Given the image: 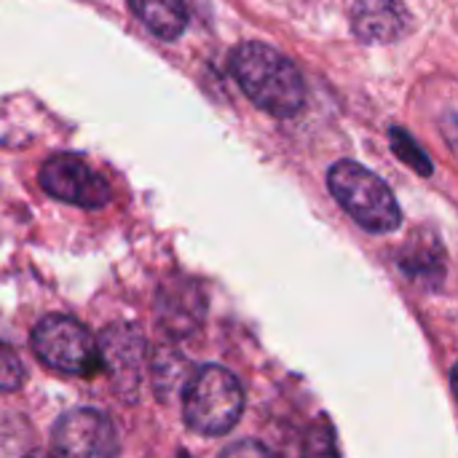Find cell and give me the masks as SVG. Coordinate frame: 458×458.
Wrapping results in <instances>:
<instances>
[{
	"label": "cell",
	"mask_w": 458,
	"mask_h": 458,
	"mask_svg": "<svg viewBox=\"0 0 458 458\" xmlns=\"http://www.w3.org/2000/svg\"><path fill=\"white\" fill-rule=\"evenodd\" d=\"M231 75L247 99L274 118H290L306 105V81L298 64L282 51L247 40L231 54Z\"/></svg>",
	"instance_id": "1"
},
{
	"label": "cell",
	"mask_w": 458,
	"mask_h": 458,
	"mask_svg": "<svg viewBox=\"0 0 458 458\" xmlns=\"http://www.w3.org/2000/svg\"><path fill=\"white\" fill-rule=\"evenodd\" d=\"M327 188L346 215L368 233H392L403 223L392 188L357 161H338L327 172Z\"/></svg>",
	"instance_id": "2"
},
{
	"label": "cell",
	"mask_w": 458,
	"mask_h": 458,
	"mask_svg": "<svg viewBox=\"0 0 458 458\" xmlns=\"http://www.w3.org/2000/svg\"><path fill=\"white\" fill-rule=\"evenodd\" d=\"M244 411V389L223 365H204L191 376L182 392L185 424L207 437L228 435Z\"/></svg>",
	"instance_id": "3"
},
{
	"label": "cell",
	"mask_w": 458,
	"mask_h": 458,
	"mask_svg": "<svg viewBox=\"0 0 458 458\" xmlns=\"http://www.w3.org/2000/svg\"><path fill=\"white\" fill-rule=\"evenodd\" d=\"M35 357L59 373L67 376H97L102 373L99 346L91 333L72 317L48 314L32 330Z\"/></svg>",
	"instance_id": "4"
},
{
	"label": "cell",
	"mask_w": 458,
	"mask_h": 458,
	"mask_svg": "<svg viewBox=\"0 0 458 458\" xmlns=\"http://www.w3.org/2000/svg\"><path fill=\"white\" fill-rule=\"evenodd\" d=\"M38 180H40V188L51 199L72 204V207L99 209L110 201L107 180L97 169H91L83 158L70 156V153L51 156L40 166Z\"/></svg>",
	"instance_id": "5"
},
{
	"label": "cell",
	"mask_w": 458,
	"mask_h": 458,
	"mask_svg": "<svg viewBox=\"0 0 458 458\" xmlns=\"http://www.w3.org/2000/svg\"><path fill=\"white\" fill-rule=\"evenodd\" d=\"M56 458H118V432L113 421L94 408L64 413L51 432Z\"/></svg>",
	"instance_id": "6"
},
{
	"label": "cell",
	"mask_w": 458,
	"mask_h": 458,
	"mask_svg": "<svg viewBox=\"0 0 458 458\" xmlns=\"http://www.w3.org/2000/svg\"><path fill=\"white\" fill-rule=\"evenodd\" d=\"M411 27V11L400 0H357L352 5V30L362 43H394Z\"/></svg>",
	"instance_id": "7"
},
{
	"label": "cell",
	"mask_w": 458,
	"mask_h": 458,
	"mask_svg": "<svg viewBox=\"0 0 458 458\" xmlns=\"http://www.w3.org/2000/svg\"><path fill=\"white\" fill-rule=\"evenodd\" d=\"M97 346L102 357V370L105 368L110 370L113 384L121 392H134L142 370V352H145L142 335L129 325H115L102 333Z\"/></svg>",
	"instance_id": "8"
},
{
	"label": "cell",
	"mask_w": 458,
	"mask_h": 458,
	"mask_svg": "<svg viewBox=\"0 0 458 458\" xmlns=\"http://www.w3.org/2000/svg\"><path fill=\"white\" fill-rule=\"evenodd\" d=\"M158 317L169 333H191L204 319V298L196 284L177 282L166 284L158 303Z\"/></svg>",
	"instance_id": "9"
},
{
	"label": "cell",
	"mask_w": 458,
	"mask_h": 458,
	"mask_svg": "<svg viewBox=\"0 0 458 458\" xmlns=\"http://www.w3.org/2000/svg\"><path fill=\"white\" fill-rule=\"evenodd\" d=\"M137 19L161 40H177L188 27L185 0H129Z\"/></svg>",
	"instance_id": "10"
},
{
	"label": "cell",
	"mask_w": 458,
	"mask_h": 458,
	"mask_svg": "<svg viewBox=\"0 0 458 458\" xmlns=\"http://www.w3.org/2000/svg\"><path fill=\"white\" fill-rule=\"evenodd\" d=\"M389 140H392V150L400 156V161H405L413 172H419V174H432V161L427 158V153L419 148V142L408 134V131H403L400 126H392L389 129Z\"/></svg>",
	"instance_id": "11"
},
{
	"label": "cell",
	"mask_w": 458,
	"mask_h": 458,
	"mask_svg": "<svg viewBox=\"0 0 458 458\" xmlns=\"http://www.w3.org/2000/svg\"><path fill=\"white\" fill-rule=\"evenodd\" d=\"M24 384V365L19 360V354L0 344V394L16 392Z\"/></svg>",
	"instance_id": "12"
},
{
	"label": "cell",
	"mask_w": 458,
	"mask_h": 458,
	"mask_svg": "<svg viewBox=\"0 0 458 458\" xmlns=\"http://www.w3.org/2000/svg\"><path fill=\"white\" fill-rule=\"evenodd\" d=\"M217 458H276L263 443L255 440H242V443H231Z\"/></svg>",
	"instance_id": "13"
},
{
	"label": "cell",
	"mask_w": 458,
	"mask_h": 458,
	"mask_svg": "<svg viewBox=\"0 0 458 458\" xmlns=\"http://www.w3.org/2000/svg\"><path fill=\"white\" fill-rule=\"evenodd\" d=\"M309 458H338L335 454V443H333V432L327 435H314L309 443Z\"/></svg>",
	"instance_id": "14"
},
{
	"label": "cell",
	"mask_w": 458,
	"mask_h": 458,
	"mask_svg": "<svg viewBox=\"0 0 458 458\" xmlns=\"http://www.w3.org/2000/svg\"><path fill=\"white\" fill-rule=\"evenodd\" d=\"M24 458H56V456H51V454H30V456H24Z\"/></svg>",
	"instance_id": "15"
}]
</instances>
